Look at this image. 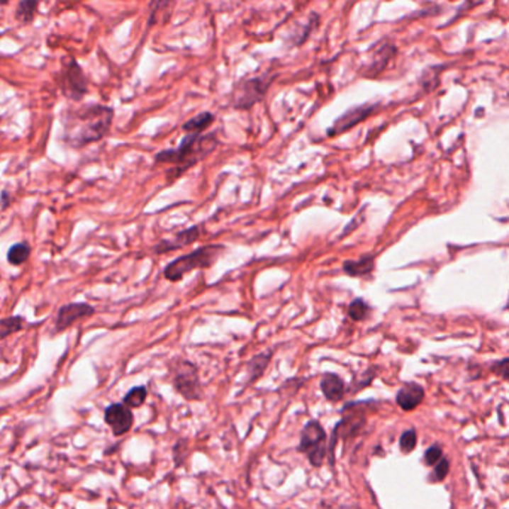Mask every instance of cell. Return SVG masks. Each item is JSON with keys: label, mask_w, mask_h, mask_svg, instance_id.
Instances as JSON below:
<instances>
[{"label": "cell", "mask_w": 509, "mask_h": 509, "mask_svg": "<svg viewBox=\"0 0 509 509\" xmlns=\"http://www.w3.org/2000/svg\"><path fill=\"white\" fill-rule=\"evenodd\" d=\"M24 323H26V320L21 316L0 319V340H4L15 332L21 331V329L24 328Z\"/></svg>", "instance_id": "obj_22"}, {"label": "cell", "mask_w": 509, "mask_h": 509, "mask_svg": "<svg viewBox=\"0 0 509 509\" xmlns=\"http://www.w3.org/2000/svg\"><path fill=\"white\" fill-rule=\"evenodd\" d=\"M506 308L509 310V298H508V304H506Z\"/></svg>", "instance_id": "obj_31"}, {"label": "cell", "mask_w": 509, "mask_h": 509, "mask_svg": "<svg viewBox=\"0 0 509 509\" xmlns=\"http://www.w3.org/2000/svg\"><path fill=\"white\" fill-rule=\"evenodd\" d=\"M147 396V388L145 386L133 387L131 391L124 396V403L128 408H139L142 407Z\"/></svg>", "instance_id": "obj_24"}, {"label": "cell", "mask_w": 509, "mask_h": 509, "mask_svg": "<svg viewBox=\"0 0 509 509\" xmlns=\"http://www.w3.org/2000/svg\"><path fill=\"white\" fill-rule=\"evenodd\" d=\"M367 407L368 402H353L347 403L342 408L341 422L335 426L334 435L340 437H353L357 432H361L367 423Z\"/></svg>", "instance_id": "obj_8"}, {"label": "cell", "mask_w": 509, "mask_h": 509, "mask_svg": "<svg viewBox=\"0 0 509 509\" xmlns=\"http://www.w3.org/2000/svg\"><path fill=\"white\" fill-rule=\"evenodd\" d=\"M176 0H151L149 2V26L167 21L173 12Z\"/></svg>", "instance_id": "obj_17"}, {"label": "cell", "mask_w": 509, "mask_h": 509, "mask_svg": "<svg viewBox=\"0 0 509 509\" xmlns=\"http://www.w3.org/2000/svg\"><path fill=\"white\" fill-rule=\"evenodd\" d=\"M104 422L109 425L115 437H121L133 427L134 417L125 403H112L104 411Z\"/></svg>", "instance_id": "obj_11"}, {"label": "cell", "mask_w": 509, "mask_h": 509, "mask_svg": "<svg viewBox=\"0 0 509 509\" xmlns=\"http://www.w3.org/2000/svg\"><path fill=\"white\" fill-rule=\"evenodd\" d=\"M320 391L328 401L338 402L346 395V383L337 374L328 372L320 380Z\"/></svg>", "instance_id": "obj_15"}, {"label": "cell", "mask_w": 509, "mask_h": 509, "mask_svg": "<svg viewBox=\"0 0 509 509\" xmlns=\"http://www.w3.org/2000/svg\"><path fill=\"white\" fill-rule=\"evenodd\" d=\"M372 308L367 304L365 299L356 298L349 306V318L353 322H365L371 316Z\"/></svg>", "instance_id": "obj_21"}, {"label": "cell", "mask_w": 509, "mask_h": 509, "mask_svg": "<svg viewBox=\"0 0 509 509\" xmlns=\"http://www.w3.org/2000/svg\"><path fill=\"white\" fill-rule=\"evenodd\" d=\"M225 250L222 245H208L179 257L164 268V276L170 281H179L188 273L200 268H211Z\"/></svg>", "instance_id": "obj_3"}, {"label": "cell", "mask_w": 509, "mask_h": 509, "mask_svg": "<svg viewBox=\"0 0 509 509\" xmlns=\"http://www.w3.org/2000/svg\"><path fill=\"white\" fill-rule=\"evenodd\" d=\"M30 257V246L27 243H17L8 250V262L12 265H21Z\"/></svg>", "instance_id": "obj_23"}, {"label": "cell", "mask_w": 509, "mask_h": 509, "mask_svg": "<svg viewBox=\"0 0 509 509\" xmlns=\"http://www.w3.org/2000/svg\"><path fill=\"white\" fill-rule=\"evenodd\" d=\"M299 452L304 453L313 466H320L326 457V433L318 420H310L299 441Z\"/></svg>", "instance_id": "obj_6"}, {"label": "cell", "mask_w": 509, "mask_h": 509, "mask_svg": "<svg viewBox=\"0 0 509 509\" xmlns=\"http://www.w3.org/2000/svg\"><path fill=\"white\" fill-rule=\"evenodd\" d=\"M274 77L269 74H262V77L247 78L243 81H238L231 93V106L234 109L247 111L254 104L264 100L268 88L272 86Z\"/></svg>", "instance_id": "obj_4"}, {"label": "cell", "mask_w": 509, "mask_h": 509, "mask_svg": "<svg viewBox=\"0 0 509 509\" xmlns=\"http://www.w3.org/2000/svg\"><path fill=\"white\" fill-rule=\"evenodd\" d=\"M488 369H490V372L495 374V376L509 381V357H505V359H500V361L491 362Z\"/></svg>", "instance_id": "obj_28"}, {"label": "cell", "mask_w": 509, "mask_h": 509, "mask_svg": "<svg viewBox=\"0 0 509 509\" xmlns=\"http://www.w3.org/2000/svg\"><path fill=\"white\" fill-rule=\"evenodd\" d=\"M11 0H0V5H8Z\"/></svg>", "instance_id": "obj_30"}, {"label": "cell", "mask_w": 509, "mask_h": 509, "mask_svg": "<svg viewBox=\"0 0 509 509\" xmlns=\"http://www.w3.org/2000/svg\"><path fill=\"white\" fill-rule=\"evenodd\" d=\"M450 472V462H448L447 457H442L435 466H433V471L430 474V481H442L445 480V476Z\"/></svg>", "instance_id": "obj_27"}, {"label": "cell", "mask_w": 509, "mask_h": 509, "mask_svg": "<svg viewBox=\"0 0 509 509\" xmlns=\"http://www.w3.org/2000/svg\"><path fill=\"white\" fill-rule=\"evenodd\" d=\"M173 386L188 401H197L203 396V387L197 367L189 361H181L174 367Z\"/></svg>", "instance_id": "obj_7"}, {"label": "cell", "mask_w": 509, "mask_h": 509, "mask_svg": "<svg viewBox=\"0 0 509 509\" xmlns=\"http://www.w3.org/2000/svg\"><path fill=\"white\" fill-rule=\"evenodd\" d=\"M112 121L113 109L103 104H86L82 108L69 109L62 119V139L72 147H84L106 136Z\"/></svg>", "instance_id": "obj_1"}, {"label": "cell", "mask_w": 509, "mask_h": 509, "mask_svg": "<svg viewBox=\"0 0 509 509\" xmlns=\"http://www.w3.org/2000/svg\"><path fill=\"white\" fill-rule=\"evenodd\" d=\"M395 55H396V47L392 42L381 40L376 45H372V48L368 52L367 63L362 67V74L367 78L379 77V74L384 72L386 67L391 65Z\"/></svg>", "instance_id": "obj_9"}, {"label": "cell", "mask_w": 509, "mask_h": 509, "mask_svg": "<svg viewBox=\"0 0 509 509\" xmlns=\"http://www.w3.org/2000/svg\"><path fill=\"white\" fill-rule=\"evenodd\" d=\"M417 445V432L414 429H408L405 430L401 435V440H399V448L402 453H411L414 448Z\"/></svg>", "instance_id": "obj_26"}, {"label": "cell", "mask_w": 509, "mask_h": 509, "mask_svg": "<svg viewBox=\"0 0 509 509\" xmlns=\"http://www.w3.org/2000/svg\"><path fill=\"white\" fill-rule=\"evenodd\" d=\"M215 123V115L211 112H201L198 115H196L194 118L188 119V121L184 124V131L185 133H196V134H201L206 128L211 127Z\"/></svg>", "instance_id": "obj_19"}, {"label": "cell", "mask_w": 509, "mask_h": 509, "mask_svg": "<svg viewBox=\"0 0 509 509\" xmlns=\"http://www.w3.org/2000/svg\"><path fill=\"white\" fill-rule=\"evenodd\" d=\"M442 457V448L440 445H432L425 453V463L427 466H435Z\"/></svg>", "instance_id": "obj_29"}, {"label": "cell", "mask_w": 509, "mask_h": 509, "mask_svg": "<svg viewBox=\"0 0 509 509\" xmlns=\"http://www.w3.org/2000/svg\"><path fill=\"white\" fill-rule=\"evenodd\" d=\"M42 0H20L17 9H15V18L23 24H30L38 13V9Z\"/></svg>", "instance_id": "obj_18"}, {"label": "cell", "mask_w": 509, "mask_h": 509, "mask_svg": "<svg viewBox=\"0 0 509 509\" xmlns=\"http://www.w3.org/2000/svg\"><path fill=\"white\" fill-rule=\"evenodd\" d=\"M218 146V138L215 134H196L189 133L177 145L176 149H167L155 155L157 162L172 164L174 166L169 170L167 179L169 184L174 182L181 177L188 169L203 161L211 155Z\"/></svg>", "instance_id": "obj_2"}, {"label": "cell", "mask_w": 509, "mask_h": 509, "mask_svg": "<svg viewBox=\"0 0 509 509\" xmlns=\"http://www.w3.org/2000/svg\"><path fill=\"white\" fill-rule=\"evenodd\" d=\"M272 352H264V353H258V354H254L252 359H250V361H249V364H247V374H249V380L250 381H254V380H258L261 376H262V374H264V371L267 369V367H268V364H269V359H272Z\"/></svg>", "instance_id": "obj_20"}, {"label": "cell", "mask_w": 509, "mask_h": 509, "mask_svg": "<svg viewBox=\"0 0 509 509\" xmlns=\"http://www.w3.org/2000/svg\"><path fill=\"white\" fill-rule=\"evenodd\" d=\"M425 399V388L417 383H405L398 393H396V403L403 411H413L415 410Z\"/></svg>", "instance_id": "obj_13"}, {"label": "cell", "mask_w": 509, "mask_h": 509, "mask_svg": "<svg viewBox=\"0 0 509 509\" xmlns=\"http://www.w3.org/2000/svg\"><path fill=\"white\" fill-rule=\"evenodd\" d=\"M94 311H96L94 307L88 306L85 303H72V304L63 306L57 313L55 331L57 332L65 331V329L70 328L74 322L93 316Z\"/></svg>", "instance_id": "obj_12"}, {"label": "cell", "mask_w": 509, "mask_h": 509, "mask_svg": "<svg viewBox=\"0 0 509 509\" xmlns=\"http://www.w3.org/2000/svg\"><path fill=\"white\" fill-rule=\"evenodd\" d=\"M376 268V254H364L359 259H347L342 262L344 273L350 277H364Z\"/></svg>", "instance_id": "obj_16"}, {"label": "cell", "mask_w": 509, "mask_h": 509, "mask_svg": "<svg viewBox=\"0 0 509 509\" xmlns=\"http://www.w3.org/2000/svg\"><path fill=\"white\" fill-rule=\"evenodd\" d=\"M200 237V228L198 227H191L185 231H181L179 234H176L170 240H164L160 242L155 247L157 253H166L170 250H177L181 247H185L191 243H194L196 240H198Z\"/></svg>", "instance_id": "obj_14"}, {"label": "cell", "mask_w": 509, "mask_h": 509, "mask_svg": "<svg viewBox=\"0 0 509 509\" xmlns=\"http://www.w3.org/2000/svg\"><path fill=\"white\" fill-rule=\"evenodd\" d=\"M318 20H319V17H318L316 13L311 15L310 21H308V23H306L301 28L298 30V32H295V35H292V38H293V39H292L293 45H301V43H304V42L307 40V38H308V36H310V33H311L313 27L316 26Z\"/></svg>", "instance_id": "obj_25"}, {"label": "cell", "mask_w": 509, "mask_h": 509, "mask_svg": "<svg viewBox=\"0 0 509 509\" xmlns=\"http://www.w3.org/2000/svg\"><path fill=\"white\" fill-rule=\"evenodd\" d=\"M376 109H377V104H362V106H356V108L349 109L347 112H344L338 119H335L332 127L328 130V136L335 138V136H340V134H342V133L352 130L357 124L365 121L368 116H371L374 112H376Z\"/></svg>", "instance_id": "obj_10"}, {"label": "cell", "mask_w": 509, "mask_h": 509, "mask_svg": "<svg viewBox=\"0 0 509 509\" xmlns=\"http://www.w3.org/2000/svg\"><path fill=\"white\" fill-rule=\"evenodd\" d=\"M58 85L62 93L72 101H81L88 93V79L79 63L73 57L63 60Z\"/></svg>", "instance_id": "obj_5"}]
</instances>
